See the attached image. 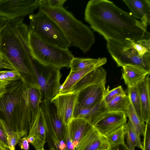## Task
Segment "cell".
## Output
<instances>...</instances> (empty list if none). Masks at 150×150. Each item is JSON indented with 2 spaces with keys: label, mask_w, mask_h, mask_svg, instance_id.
Listing matches in <instances>:
<instances>
[{
  "label": "cell",
  "mask_w": 150,
  "mask_h": 150,
  "mask_svg": "<svg viewBox=\"0 0 150 150\" xmlns=\"http://www.w3.org/2000/svg\"><path fill=\"white\" fill-rule=\"evenodd\" d=\"M111 150H130L125 143L112 147Z\"/></svg>",
  "instance_id": "b9f144b4"
},
{
  "label": "cell",
  "mask_w": 150,
  "mask_h": 150,
  "mask_svg": "<svg viewBox=\"0 0 150 150\" xmlns=\"http://www.w3.org/2000/svg\"><path fill=\"white\" fill-rule=\"evenodd\" d=\"M9 82L0 80V97L5 93L6 88Z\"/></svg>",
  "instance_id": "f35d334b"
},
{
  "label": "cell",
  "mask_w": 150,
  "mask_h": 150,
  "mask_svg": "<svg viewBox=\"0 0 150 150\" xmlns=\"http://www.w3.org/2000/svg\"><path fill=\"white\" fill-rule=\"evenodd\" d=\"M25 17L9 19L0 37V52L21 75L26 84L39 87L28 40V26Z\"/></svg>",
  "instance_id": "7a4b0ae2"
},
{
  "label": "cell",
  "mask_w": 150,
  "mask_h": 150,
  "mask_svg": "<svg viewBox=\"0 0 150 150\" xmlns=\"http://www.w3.org/2000/svg\"><path fill=\"white\" fill-rule=\"evenodd\" d=\"M51 100H42L40 104L47 131L59 141L64 140L67 126L58 117L56 108Z\"/></svg>",
  "instance_id": "30bf717a"
},
{
  "label": "cell",
  "mask_w": 150,
  "mask_h": 150,
  "mask_svg": "<svg viewBox=\"0 0 150 150\" xmlns=\"http://www.w3.org/2000/svg\"><path fill=\"white\" fill-rule=\"evenodd\" d=\"M9 131L4 122L0 119V143L3 146H8L7 134Z\"/></svg>",
  "instance_id": "1f68e13d"
},
{
  "label": "cell",
  "mask_w": 150,
  "mask_h": 150,
  "mask_svg": "<svg viewBox=\"0 0 150 150\" xmlns=\"http://www.w3.org/2000/svg\"><path fill=\"white\" fill-rule=\"evenodd\" d=\"M9 19L0 14V37L1 32Z\"/></svg>",
  "instance_id": "74e56055"
},
{
  "label": "cell",
  "mask_w": 150,
  "mask_h": 150,
  "mask_svg": "<svg viewBox=\"0 0 150 150\" xmlns=\"http://www.w3.org/2000/svg\"><path fill=\"white\" fill-rule=\"evenodd\" d=\"M0 150H4L3 145L0 143Z\"/></svg>",
  "instance_id": "ee69618b"
},
{
  "label": "cell",
  "mask_w": 150,
  "mask_h": 150,
  "mask_svg": "<svg viewBox=\"0 0 150 150\" xmlns=\"http://www.w3.org/2000/svg\"><path fill=\"white\" fill-rule=\"evenodd\" d=\"M0 80L8 82L11 81L6 74L5 71H0Z\"/></svg>",
  "instance_id": "60d3db41"
},
{
  "label": "cell",
  "mask_w": 150,
  "mask_h": 150,
  "mask_svg": "<svg viewBox=\"0 0 150 150\" xmlns=\"http://www.w3.org/2000/svg\"><path fill=\"white\" fill-rule=\"evenodd\" d=\"M106 136L93 126L84 135L74 150H111Z\"/></svg>",
  "instance_id": "5bb4252c"
},
{
  "label": "cell",
  "mask_w": 150,
  "mask_h": 150,
  "mask_svg": "<svg viewBox=\"0 0 150 150\" xmlns=\"http://www.w3.org/2000/svg\"><path fill=\"white\" fill-rule=\"evenodd\" d=\"M107 75L106 71L102 66L99 67L87 73L65 93L78 94L81 90L87 87L106 82Z\"/></svg>",
  "instance_id": "ac0fdd59"
},
{
  "label": "cell",
  "mask_w": 150,
  "mask_h": 150,
  "mask_svg": "<svg viewBox=\"0 0 150 150\" xmlns=\"http://www.w3.org/2000/svg\"><path fill=\"white\" fill-rule=\"evenodd\" d=\"M107 60L105 57L102 58L96 64L83 69L69 73L63 83L61 85L58 93H65L68 91L74 85L87 73L105 64Z\"/></svg>",
  "instance_id": "ffe728a7"
},
{
  "label": "cell",
  "mask_w": 150,
  "mask_h": 150,
  "mask_svg": "<svg viewBox=\"0 0 150 150\" xmlns=\"http://www.w3.org/2000/svg\"><path fill=\"white\" fill-rule=\"evenodd\" d=\"M125 113L108 111L105 112L93 125L99 132L106 136L127 124Z\"/></svg>",
  "instance_id": "4fadbf2b"
},
{
  "label": "cell",
  "mask_w": 150,
  "mask_h": 150,
  "mask_svg": "<svg viewBox=\"0 0 150 150\" xmlns=\"http://www.w3.org/2000/svg\"><path fill=\"white\" fill-rule=\"evenodd\" d=\"M84 19L94 31L106 40H126L135 42L150 38V33L140 21L108 0H91L87 3Z\"/></svg>",
  "instance_id": "6da1fadb"
},
{
  "label": "cell",
  "mask_w": 150,
  "mask_h": 150,
  "mask_svg": "<svg viewBox=\"0 0 150 150\" xmlns=\"http://www.w3.org/2000/svg\"><path fill=\"white\" fill-rule=\"evenodd\" d=\"M125 114L137 132L140 135H144L146 124L142 122L130 101Z\"/></svg>",
  "instance_id": "4316f807"
},
{
  "label": "cell",
  "mask_w": 150,
  "mask_h": 150,
  "mask_svg": "<svg viewBox=\"0 0 150 150\" xmlns=\"http://www.w3.org/2000/svg\"><path fill=\"white\" fill-rule=\"evenodd\" d=\"M1 69L15 70L10 63L0 52V69Z\"/></svg>",
  "instance_id": "d590c367"
},
{
  "label": "cell",
  "mask_w": 150,
  "mask_h": 150,
  "mask_svg": "<svg viewBox=\"0 0 150 150\" xmlns=\"http://www.w3.org/2000/svg\"><path fill=\"white\" fill-rule=\"evenodd\" d=\"M108 111L107 104L104 100L90 107H84L76 104L74 112V118L86 120L93 126L106 112Z\"/></svg>",
  "instance_id": "e0dca14e"
},
{
  "label": "cell",
  "mask_w": 150,
  "mask_h": 150,
  "mask_svg": "<svg viewBox=\"0 0 150 150\" xmlns=\"http://www.w3.org/2000/svg\"><path fill=\"white\" fill-rule=\"evenodd\" d=\"M125 94V92L122 86H119L110 91H107L103 100L107 104L117 97Z\"/></svg>",
  "instance_id": "4dcf8cb0"
},
{
  "label": "cell",
  "mask_w": 150,
  "mask_h": 150,
  "mask_svg": "<svg viewBox=\"0 0 150 150\" xmlns=\"http://www.w3.org/2000/svg\"><path fill=\"white\" fill-rule=\"evenodd\" d=\"M106 82L93 85L81 90L78 93L76 103L84 107L94 106L102 101L107 91Z\"/></svg>",
  "instance_id": "9a60e30c"
},
{
  "label": "cell",
  "mask_w": 150,
  "mask_h": 150,
  "mask_svg": "<svg viewBox=\"0 0 150 150\" xmlns=\"http://www.w3.org/2000/svg\"><path fill=\"white\" fill-rule=\"evenodd\" d=\"M125 135L127 144L126 145L130 150H134L137 147L142 150L143 143L140 135L136 130L129 120L125 125Z\"/></svg>",
  "instance_id": "cb8c5ba5"
},
{
  "label": "cell",
  "mask_w": 150,
  "mask_h": 150,
  "mask_svg": "<svg viewBox=\"0 0 150 150\" xmlns=\"http://www.w3.org/2000/svg\"><path fill=\"white\" fill-rule=\"evenodd\" d=\"M24 134L21 132L9 131L7 134V142L9 148L11 150H16L15 146L20 140L25 137Z\"/></svg>",
  "instance_id": "f546056e"
},
{
  "label": "cell",
  "mask_w": 150,
  "mask_h": 150,
  "mask_svg": "<svg viewBox=\"0 0 150 150\" xmlns=\"http://www.w3.org/2000/svg\"><path fill=\"white\" fill-rule=\"evenodd\" d=\"M122 67V79L127 87L137 86L150 74V70L140 65L129 64Z\"/></svg>",
  "instance_id": "d6986e66"
},
{
  "label": "cell",
  "mask_w": 150,
  "mask_h": 150,
  "mask_svg": "<svg viewBox=\"0 0 150 150\" xmlns=\"http://www.w3.org/2000/svg\"><path fill=\"white\" fill-rule=\"evenodd\" d=\"M136 43L146 47L149 50H150V38L143 39L137 41Z\"/></svg>",
  "instance_id": "ab89813d"
},
{
  "label": "cell",
  "mask_w": 150,
  "mask_h": 150,
  "mask_svg": "<svg viewBox=\"0 0 150 150\" xmlns=\"http://www.w3.org/2000/svg\"><path fill=\"white\" fill-rule=\"evenodd\" d=\"M28 45L32 57L41 63L60 69L69 68L74 57L71 52L48 44L29 31Z\"/></svg>",
  "instance_id": "5b68a950"
},
{
  "label": "cell",
  "mask_w": 150,
  "mask_h": 150,
  "mask_svg": "<svg viewBox=\"0 0 150 150\" xmlns=\"http://www.w3.org/2000/svg\"><path fill=\"white\" fill-rule=\"evenodd\" d=\"M106 41L107 50L118 67H122L129 64L137 65L150 70V52L146 53L141 58L126 40Z\"/></svg>",
  "instance_id": "52a82bcc"
},
{
  "label": "cell",
  "mask_w": 150,
  "mask_h": 150,
  "mask_svg": "<svg viewBox=\"0 0 150 150\" xmlns=\"http://www.w3.org/2000/svg\"><path fill=\"white\" fill-rule=\"evenodd\" d=\"M142 150H150V120L146 123Z\"/></svg>",
  "instance_id": "836d02e7"
},
{
  "label": "cell",
  "mask_w": 150,
  "mask_h": 150,
  "mask_svg": "<svg viewBox=\"0 0 150 150\" xmlns=\"http://www.w3.org/2000/svg\"><path fill=\"white\" fill-rule=\"evenodd\" d=\"M45 150V149H41V150Z\"/></svg>",
  "instance_id": "f6af8a7d"
},
{
  "label": "cell",
  "mask_w": 150,
  "mask_h": 150,
  "mask_svg": "<svg viewBox=\"0 0 150 150\" xmlns=\"http://www.w3.org/2000/svg\"><path fill=\"white\" fill-rule=\"evenodd\" d=\"M68 126L73 144L75 147L88 130L93 125L83 119L74 118Z\"/></svg>",
  "instance_id": "7402d4cb"
},
{
  "label": "cell",
  "mask_w": 150,
  "mask_h": 150,
  "mask_svg": "<svg viewBox=\"0 0 150 150\" xmlns=\"http://www.w3.org/2000/svg\"><path fill=\"white\" fill-rule=\"evenodd\" d=\"M58 25L69 44V47H77L85 54L90 50L95 42L91 29L77 19L63 7L53 8L45 5L39 7Z\"/></svg>",
  "instance_id": "277c9868"
},
{
  "label": "cell",
  "mask_w": 150,
  "mask_h": 150,
  "mask_svg": "<svg viewBox=\"0 0 150 150\" xmlns=\"http://www.w3.org/2000/svg\"><path fill=\"white\" fill-rule=\"evenodd\" d=\"M129 8L132 16L140 20L144 29L146 30L150 24V0H122Z\"/></svg>",
  "instance_id": "2e32d148"
},
{
  "label": "cell",
  "mask_w": 150,
  "mask_h": 150,
  "mask_svg": "<svg viewBox=\"0 0 150 150\" xmlns=\"http://www.w3.org/2000/svg\"><path fill=\"white\" fill-rule=\"evenodd\" d=\"M66 1V0H41V5L53 8H60L63 7V5Z\"/></svg>",
  "instance_id": "e575fe53"
},
{
  "label": "cell",
  "mask_w": 150,
  "mask_h": 150,
  "mask_svg": "<svg viewBox=\"0 0 150 150\" xmlns=\"http://www.w3.org/2000/svg\"><path fill=\"white\" fill-rule=\"evenodd\" d=\"M27 97L32 118L38 114L40 108L42 97L39 88L28 86Z\"/></svg>",
  "instance_id": "603a6c76"
},
{
  "label": "cell",
  "mask_w": 150,
  "mask_h": 150,
  "mask_svg": "<svg viewBox=\"0 0 150 150\" xmlns=\"http://www.w3.org/2000/svg\"><path fill=\"white\" fill-rule=\"evenodd\" d=\"M125 125L123 126L106 136L111 149L113 147L125 143Z\"/></svg>",
  "instance_id": "f1b7e54d"
},
{
  "label": "cell",
  "mask_w": 150,
  "mask_h": 150,
  "mask_svg": "<svg viewBox=\"0 0 150 150\" xmlns=\"http://www.w3.org/2000/svg\"><path fill=\"white\" fill-rule=\"evenodd\" d=\"M128 96L135 111L142 122L145 123L142 115L141 104L138 92L137 86L127 87Z\"/></svg>",
  "instance_id": "83f0119b"
},
{
  "label": "cell",
  "mask_w": 150,
  "mask_h": 150,
  "mask_svg": "<svg viewBox=\"0 0 150 150\" xmlns=\"http://www.w3.org/2000/svg\"><path fill=\"white\" fill-rule=\"evenodd\" d=\"M41 5V0H0V14L9 19L25 17Z\"/></svg>",
  "instance_id": "9c48e42d"
},
{
  "label": "cell",
  "mask_w": 150,
  "mask_h": 150,
  "mask_svg": "<svg viewBox=\"0 0 150 150\" xmlns=\"http://www.w3.org/2000/svg\"><path fill=\"white\" fill-rule=\"evenodd\" d=\"M32 60L42 100H51L58 93L61 86V69L42 64L32 57Z\"/></svg>",
  "instance_id": "ba28073f"
},
{
  "label": "cell",
  "mask_w": 150,
  "mask_h": 150,
  "mask_svg": "<svg viewBox=\"0 0 150 150\" xmlns=\"http://www.w3.org/2000/svg\"><path fill=\"white\" fill-rule=\"evenodd\" d=\"M29 31L44 42L64 49H68L69 44L58 25L39 9L35 14L29 15Z\"/></svg>",
  "instance_id": "8992f818"
},
{
  "label": "cell",
  "mask_w": 150,
  "mask_h": 150,
  "mask_svg": "<svg viewBox=\"0 0 150 150\" xmlns=\"http://www.w3.org/2000/svg\"><path fill=\"white\" fill-rule=\"evenodd\" d=\"M126 40H128L133 47L137 52L139 56L143 58L147 53L150 52V51L146 47L137 44L134 41L130 38H127Z\"/></svg>",
  "instance_id": "d6a6232c"
},
{
  "label": "cell",
  "mask_w": 150,
  "mask_h": 150,
  "mask_svg": "<svg viewBox=\"0 0 150 150\" xmlns=\"http://www.w3.org/2000/svg\"><path fill=\"white\" fill-rule=\"evenodd\" d=\"M4 150H11L8 146H3Z\"/></svg>",
  "instance_id": "7bdbcfd3"
},
{
  "label": "cell",
  "mask_w": 150,
  "mask_h": 150,
  "mask_svg": "<svg viewBox=\"0 0 150 150\" xmlns=\"http://www.w3.org/2000/svg\"><path fill=\"white\" fill-rule=\"evenodd\" d=\"M47 128L42 111L31 119L29 132L25 138L36 150L44 149L46 142Z\"/></svg>",
  "instance_id": "7c38bea8"
},
{
  "label": "cell",
  "mask_w": 150,
  "mask_h": 150,
  "mask_svg": "<svg viewBox=\"0 0 150 150\" xmlns=\"http://www.w3.org/2000/svg\"><path fill=\"white\" fill-rule=\"evenodd\" d=\"M21 149L23 150H30L29 143L25 138V137L22 138L18 143Z\"/></svg>",
  "instance_id": "8d00e7d4"
},
{
  "label": "cell",
  "mask_w": 150,
  "mask_h": 150,
  "mask_svg": "<svg viewBox=\"0 0 150 150\" xmlns=\"http://www.w3.org/2000/svg\"><path fill=\"white\" fill-rule=\"evenodd\" d=\"M130 103L128 95L119 96L114 98L107 104L108 111L126 112Z\"/></svg>",
  "instance_id": "484cf974"
},
{
  "label": "cell",
  "mask_w": 150,
  "mask_h": 150,
  "mask_svg": "<svg viewBox=\"0 0 150 150\" xmlns=\"http://www.w3.org/2000/svg\"><path fill=\"white\" fill-rule=\"evenodd\" d=\"M102 58L74 57L71 60L69 68H70V73L81 70L95 65L101 60Z\"/></svg>",
  "instance_id": "d4e9b609"
},
{
  "label": "cell",
  "mask_w": 150,
  "mask_h": 150,
  "mask_svg": "<svg viewBox=\"0 0 150 150\" xmlns=\"http://www.w3.org/2000/svg\"><path fill=\"white\" fill-rule=\"evenodd\" d=\"M78 94L57 93L51 100L54 105L59 118L67 126L74 118V112Z\"/></svg>",
  "instance_id": "8fae6325"
},
{
  "label": "cell",
  "mask_w": 150,
  "mask_h": 150,
  "mask_svg": "<svg viewBox=\"0 0 150 150\" xmlns=\"http://www.w3.org/2000/svg\"><path fill=\"white\" fill-rule=\"evenodd\" d=\"M150 74L137 85L140 99L143 117L146 123L150 120Z\"/></svg>",
  "instance_id": "44dd1931"
},
{
  "label": "cell",
  "mask_w": 150,
  "mask_h": 150,
  "mask_svg": "<svg viewBox=\"0 0 150 150\" xmlns=\"http://www.w3.org/2000/svg\"><path fill=\"white\" fill-rule=\"evenodd\" d=\"M28 86L22 79L9 82L0 97V119L9 131L28 135L32 115L27 97Z\"/></svg>",
  "instance_id": "3957f363"
}]
</instances>
